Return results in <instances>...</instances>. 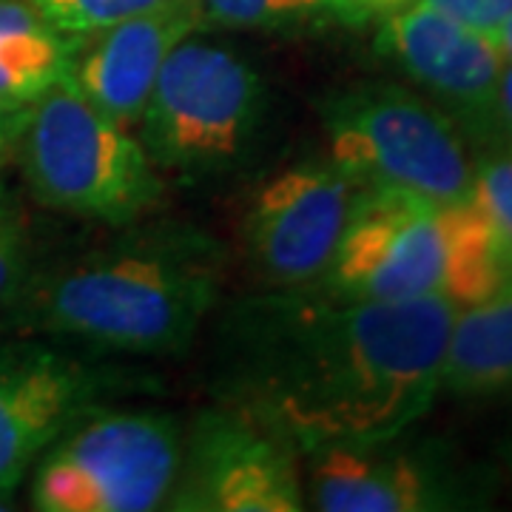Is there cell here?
<instances>
[{
    "label": "cell",
    "instance_id": "21",
    "mask_svg": "<svg viewBox=\"0 0 512 512\" xmlns=\"http://www.w3.org/2000/svg\"><path fill=\"white\" fill-rule=\"evenodd\" d=\"M495 128H498V143H504L507 151H512V63H504V74H501Z\"/></svg>",
    "mask_w": 512,
    "mask_h": 512
},
{
    "label": "cell",
    "instance_id": "26",
    "mask_svg": "<svg viewBox=\"0 0 512 512\" xmlns=\"http://www.w3.org/2000/svg\"><path fill=\"white\" fill-rule=\"evenodd\" d=\"M6 154H9V151H0V171H3V165H6Z\"/></svg>",
    "mask_w": 512,
    "mask_h": 512
},
{
    "label": "cell",
    "instance_id": "13",
    "mask_svg": "<svg viewBox=\"0 0 512 512\" xmlns=\"http://www.w3.org/2000/svg\"><path fill=\"white\" fill-rule=\"evenodd\" d=\"M390 441L367 447L313 450L308 493L325 512H427L467 504L461 478L433 456L390 450Z\"/></svg>",
    "mask_w": 512,
    "mask_h": 512
},
{
    "label": "cell",
    "instance_id": "12",
    "mask_svg": "<svg viewBox=\"0 0 512 512\" xmlns=\"http://www.w3.org/2000/svg\"><path fill=\"white\" fill-rule=\"evenodd\" d=\"M202 23L197 0H168L146 15L80 37L69 80L114 123L140 126L163 63Z\"/></svg>",
    "mask_w": 512,
    "mask_h": 512
},
{
    "label": "cell",
    "instance_id": "7",
    "mask_svg": "<svg viewBox=\"0 0 512 512\" xmlns=\"http://www.w3.org/2000/svg\"><path fill=\"white\" fill-rule=\"evenodd\" d=\"M299 450L242 407L225 404L194 421L165 510L299 512Z\"/></svg>",
    "mask_w": 512,
    "mask_h": 512
},
{
    "label": "cell",
    "instance_id": "18",
    "mask_svg": "<svg viewBox=\"0 0 512 512\" xmlns=\"http://www.w3.org/2000/svg\"><path fill=\"white\" fill-rule=\"evenodd\" d=\"M29 228L18 197L0 180V305L18 299L32 279Z\"/></svg>",
    "mask_w": 512,
    "mask_h": 512
},
{
    "label": "cell",
    "instance_id": "10",
    "mask_svg": "<svg viewBox=\"0 0 512 512\" xmlns=\"http://www.w3.org/2000/svg\"><path fill=\"white\" fill-rule=\"evenodd\" d=\"M376 46L433 97L461 134L498 143L495 109L507 60L493 37L413 0L387 15Z\"/></svg>",
    "mask_w": 512,
    "mask_h": 512
},
{
    "label": "cell",
    "instance_id": "19",
    "mask_svg": "<svg viewBox=\"0 0 512 512\" xmlns=\"http://www.w3.org/2000/svg\"><path fill=\"white\" fill-rule=\"evenodd\" d=\"M473 202L512 239V151L481 157L473 165Z\"/></svg>",
    "mask_w": 512,
    "mask_h": 512
},
{
    "label": "cell",
    "instance_id": "11",
    "mask_svg": "<svg viewBox=\"0 0 512 512\" xmlns=\"http://www.w3.org/2000/svg\"><path fill=\"white\" fill-rule=\"evenodd\" d=\"M86 367L46 345L0 348V493H12L26 470L92 402Z\"/></svg>",
    "mask_w": 512,
    "mask_h": 512
},
{
    "label": "cell",
    "instance_id": "16",
    "mask_svg": "<svg viewBox=\"0 0 512 512\" xmlns=\"http://www.w3.org/2000/svg\"><path fill=\"white\" fill-rule=\"evenodd\" d=\"M202 20L234 29H285L313 20H365L356 0H197Z\"/></svg>",
    "mask_w": 512,
    "mask_h": 512
},
{
    "label": "cell",
    "instance_id": "17",
    "mask_svg": "<svg viewBox=\"0 0 512 512\" xmlns=\"http://www.w3.org/2000/svg\"><path fill=\"white\" fill-rule=\"evenodd\" d=\"M55 29L72 37H89L123 20L146 15L168 0H32Z\"/></svg>",
    "mask_w": 512,
    "mask_h": 512
},
{
    "label": "cell",
    "instance_id": "9",
    "mask_svg": "<svg viewBox=\"0 0 512 512\" xmlns=\"http://www.w3.org/2000/svg\"><path fill=\"white\" fill-rule=\"evenodd\" d=\"M359 191L362 183L330 160L274 174L256 191L242 222L256 276L271 288L316 285L339 248Z\"/></svg>",
    "mask_w": 512,
    "mask_h": 512
},
{
    "label": "cell",
    "instance_id": "4",
    "mask_svg": "<svg viewBox=\"0 0 512 512\" xmlns=\"http://www.w3.org/2000/svg\"><path fill=\"white\" fill-rule=\"evenodd\" d=\"M330 163L356 183L421 200H473V163L444 111L396 83H359L322 103Z\"/></svg>",
    "mask_w": 512,
    "mask_h": 512
},
{
    "label": "cell",
    "instance_id": "14",
    "mask_svg": "<svg viewBox=\"0 0 512 512\" xmlns=\"http://www.w3.org/2000/svg\"><path fill=\"white\" fill-rule=\"evenodd\" d=\"M441 390L461 399L512 390V282L456 311L441 362Z\"/></svg>",
    "mask_w": 512,
    "mask_h": 512
},
{
    "label": "cell",
    "instance_id": "6",
    "mask_svg": "<svg viewBox=\"0 0 512 512\" xmlns=\"http://www.w3.org/2000/svg\"><path fill=\"white\" fill-rule=\"evenodd\" d=\"M183 458L177 421L86 407L40 456V512H148L165 507Z\"/></svg>",
    "mask_w": 512,
    "mask_h": 512
},
{
    "label": "cell",
    "instance_id": "2",
    "mask_svg": "<svg viewBox=\"0 0 512 512\" xmlns=\"http://www.w3.org/2000/svg\"><path fill=\"white\" fill-rule=\"evenodd\" d=\"M222 268L220 242L200 228L148 225L32 276L9 302V325L117 353H180L220 302Z\"/></svg>",
    "mask_w": 512,
    "mask_h": 512
},
{
    "label": "cell",
    "instance_id": "8",
    "mask_svg": "<svg viewBox=\"0 0 512 512\" xmlns=\"http://www.w3.org/2000/svg\"><path fill=\"white\" fill-rule=\"evenodd\" d=\"M447 237L441 205L399 188L362 185L322 288L353 299L444 296Z\"/></svg>",
    "mask_w": 512,
    "mask_h": 512
},
{
    "label": "cell",
    "instance_id": "5",
    "mask_svg": "<svg viewBox=\"0 0 512 512\" xmlns=\"http://www.w3.org/2000/svg\"><path fill=\"white\" fill-rule=\"evenodd\" d=\"M265 86L237 52L185 37L168 55L140 117L151 163L205 180L242 163L262 120Z\"/></svg>",
    "mask_w": 512,
    "mask_h": 512
},
{
    "label": "cell",
    "instance_id": "22",
    "mask_svg": "<svg viewBox=\"0 0 512 512\" xmlns=\"http://www.w3.org/2000/svg\"><path fill=\"white\" fill-rule=\"evenodd\" d=\"M29 114V111H26ZM26 114H15V111L0 109V151H9V148L18 143L20 128L26 123Z\"/></svg>",
    "mask_w": 512,
    "mask_h": 512
},
{
    "label": "cell",
    "instance_id": "1",
    "mask_svg": "<svg viewBox=\"0 0 512 512\" xmlns=\"http://www.w3.org/2000/svg\"><path fill=\"white\" fill-rule=\"evenodd\" d=\"M456 305L353 299L322 285L231 305L217 330V393L299 453L402 436L441 390Z\"/></svg>",
    "mask_w": 512,
    "mask_h": 512
},
{
    "label": "cell",
    "instance_id": "20",
    "mask_svg": "<svg viewBox=\"0 0 512 512\" xmlns=\"http://www.w3.org/2000/svg\"><path fill=\"white\" fill-rule=\"evenodd\" d=\"M467 29L493 37L512 15V0H424Z\"/></svg>",
    "mask_w": 512,
    "mask_h": 512
},
{
    "label": "cell",
    "instance_id": "3",
    "mask_svg": "<svg viewBox=\"0 0 512 512\" xmlns=\"http://www.w3.org/2000/svg\"><path fill=\"white\" fill-rule=\"evenodd\" d=\"M18 143L32 197L60 214L131 225L163 194L146 146L97 109L69 74L29 109Z\"/></svg>",
    "mask_w": 512,
    "mask_h": 512
},
{
    "label": "cell",
    "instance_id": "25",
    "mask_svg": "<svg viewBox=\"0 0 512 512\" xmlns=\"http://www.w3.org/2000/svg\"><path fill=\"white\" fill-rule=\"evenodd\" d=\"M0 510H9V493H0Z\"/></svg>",
    "mask_w": 512,
    "mask_h": 512
},
{
    "label": "cell",
    "instance_id": "23",
    "mask_svg": "<svg viewBox=\"0 0 512 512\" xmlns=\"http://www.w3.org/2000/svg\"><path fill=\"white\" fill-rule=\"evenodd\" d=\"M407 3H413V0H356V6L365 12L367 18L370 15H390V12L402 9Z\"/></svg>",
    "mask_w": 512,
    "mask_h": 512
},
{
    "label": "cell",
    "instance_id": "15",
    "mask_svg": "<svg viewBox=\"0 0 512 512\" xmlns=\"http://www.w3.org/2000/svg\"><path fill=\"white\" fill-rule=\"evenodd\" d=\"M80 37L55 29L32 0H0V109L26 114L72 66Z\"/></svg>",
    "mask_w": 512,
    "mask_h": 512
},
{
    "label": "cell",
    "instance_id": "24",
    "mask_svg": "<svg viewBox=\"0 0 512 512\" xmlns=\"http://www.w3.org/2000/svg\"><path fill=\"white\" fill-rule=\"evenodd\" d=\"M493 40H495V46L501 49L504 60H507V63H512V15L504 20V26H501V29L495 32Z\"/></svg>",
    "mask_w": 512,
    "mask_h": 512
}]
</instances>
